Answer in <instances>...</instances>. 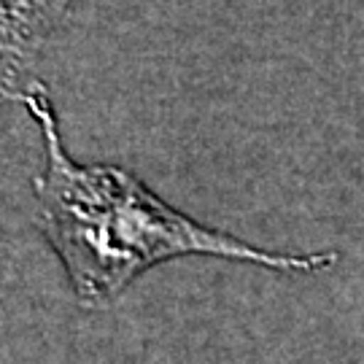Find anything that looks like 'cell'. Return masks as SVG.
I'll return each mask as SVG.
<instances>
[{"label":"cell","mask_w":364,"mask_h":364,"mask_svg":"<svg viewBox=\"0 0 364 364\" xmlns=\"http://www.w3.org/2000/svg\"><path fill=\"white\" fill-rule=\"evenodd\" d=\"M38 122L43 170L36 176V224L63 262L81 308H108L156 264L181 257L248 262L281 273L324 270L338 254H284L251 246L173 208L117 165H84L65 149L41 81L14 95Z\"/></svg>","instance_id":"cell-1"}]
</instances>
